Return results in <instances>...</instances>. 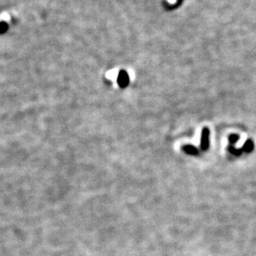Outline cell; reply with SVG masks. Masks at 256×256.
<instances>
[{
    "label": "cell",
    "mask_w": 256,
    "mask_h": 256,
    "mask_svg": "<svg viewBox=\"0 0 256 256\" xmlns=\"http://www.w3.org/2000/svg\"><path fill=\"white\" fill-rule=\"evenodd\" d=\"M240 139V136L237 134H231V136H229V141L231 144H235Z\"/></svg>",
    "instance_id": "obj_6"
},
{
    "label": "cell",
    "mask_w": 256,
    "mask_h": 256,
    "mask_svg": "<svg viewBox=\"0 0 256 256\" xmlns=\"http://www.w3.org/2000/svg\"><path fill=\"white\" fill-rule=\"evenodd\" d=\"M117 83L122 88L127 87L128 84H129V77H128L126 72H124V71L120 72L117 77Z\"/></svg>",
    "instance_id": "obj_2"
},
{
    "label": "cell",
    "mask_w": 256,
    "mask_h": 256,
    "mask_svg": "<svg viewBox=\"0 0 256 256\" xmlns=\"http://www.w3.org/2000/svg\"><path fill=\"white\" fill-rule=\"evenodd\" d=\"M228 151L230 153L232 154V155H234V156H240L241 154L244 152L242 148H235V147H234V146H229Z\"/></svg>",
    "instance_id": "obj_5"
},
{
    "label": "cell",
    "mask_w": 256,
    "mask_h": 256,
    "mask_svg": "<svg viewBox=\"0 0 256 256\" xmlns=\"http://www.w3.org/2000/svg\"><path fill=\"white\" fill-rule=\"evenodd\" d=\"M254 147V142L252 140L249 139L247 141L245 142V144L243 145V147H242V150H243L244 152H246V153H250L251 151H253Z\"/></svg>",
    "instance_id": "obj_4"
},
{
    "label": "cell",
    "mask_w": 256,
    "mask_h": 256,
    "mask_svg": "<svg viewBox=\"0 0 256 256\" xmlns=\"http://www.w3.org/2000/svg\"><path fill=\"white\" fill-rule=\"evenodd\" d=\"M182 150L184 152L191 156H197L199 154V150L192 145H185L182 147Z\"/></svg>",
    "instance_id": "obj_3"
},
{
    "label": "cell",
    "mask_w": 256,
    "mask_h": 256,
    "mask_svg": "<svg viewBox=\"0 0 256 256\" xmlns=\"http://www.w3.org/2000/svg\"><path fill=\"white\" fill-rule=\"evenodd\" d=\"M210 131L209 128H203L200 136V149L202 151H207L210 147Z\"/></svg>",
    "instance_id": "obj_1"
}]
</instances>
